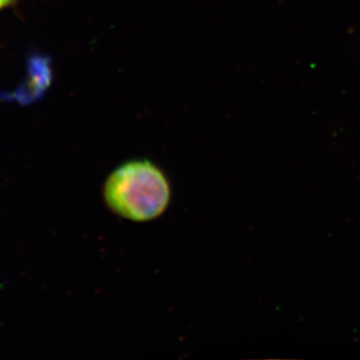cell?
<instances>
[{
	"instance_id": "obj_1",
	"label": "cell",
	"mask_w": 360,
	"mask_h": 360,
	"mask_svg": "<svg viewBox=\"0 0 360 360\" xmlns=\"http://www.w3.org/2000/svg\"><path fill=\"white\" fill-rule=\"evenodd\" d=\"M103 193L111 212L134 222L158 219L167 212L172 200L167 174L148 160L122 163L104 181Z\"/></svg>"
},
{
	"instance_id": "obj_2",
	"label": "cell",
	"mask_w": 360,
	"mask_h": 360,
	"mask_svg": "<svg viewBox=\"0 0 360 360\" xmlns=\"http://www.w3.org/2000/svg\"><path fill=\"white\" fill-rule=\"evenodd\" d=\"M27 75L23 84L14 92L20 103H32L46 94L53 79L52 60L49 56L34 54L27 63Z\"/></svg>"
},
{
	"instance_id": "obj_3",
	"label": "cell",
	"mask_w": 360,
	"mask_h": 360,
	"mask_svg": "<svg viewBox=\"0 0 360 360\" xmlns=\"http://www.w3.org/2000/svg\"><path fill=\"white\" fill-rule=\"evenodd\" d=\"M16 1L18 0H0V9L6 8V7L11 6Z\"/></svg>"
}]
</instances>
